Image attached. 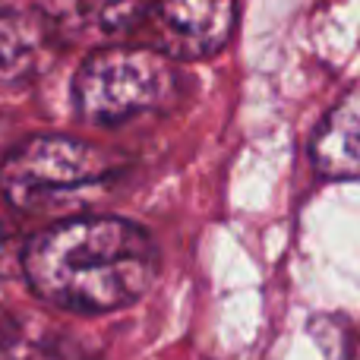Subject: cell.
<instances>
[{
  "mask_svg": "<svg viewBox=\"0 0 360 360\" xmlns=\"http://www.w3.org/2000/svg\"><path fill=\"white\" fill-rule=\"evenodd\" d=\"M32 291L57 310L111 313L130 307L158 275L155 240L114 215H76L44 228L22 250Z\"/></svg>",
  "mask_w": 360,
  "mask_h": 360,
  "instance_id": "6da1fadb",
  "label": "cell"
},
{
  "mask_svg": "<svg viewBox=\"0 0 360 360\" xmlns=\"http://www.w3.org/2000/svg\"><path fill=\"white\" fill-rule=\"evenodd\" d=\"M174 92V63L155 48H98L73 79L76 111L101 127L162 111Z\"/></svg>",
  "mask_w": 360,
  "mask_h": 360,
  "instance_id": "7a4b0ae2",
  "label": "cell"
},
{
  "mask_svg": "<svg viewBox=\"0 0 360 360\" xmlns=\"http://www.w3.org/2000/svg\"><path fill=\"white\" fill-rule=\"evenodd\" d=\"M114 174V158L73 136H32L0 165V193L22 212H51L76 202Z\"/></svg>",
  "mask_w": 360,
  "mask_h": 360,
  "instance_id": "3957f363",
  "label": "cell"
},
{
  "mask_svg": "<svg viewBox=\"0 0 360 360\" xmlns=\"http://www.w3.org/2000/svg\"><path fill=\"white\" fill-rule=\"evenodd\" d=\"M146 22L155 51L171 60H202L231 41L237 22L234 0H149Z\"/></svg>",
  "mask_w": 360,
  "mask_h": 360,
  "instance_id": "277c9868",
  "label": "cell"
},
{
  "mask_svg": "<svg viewBox=\"0 0 360 360\" xmlns=\"http://www.w3.org/2000/svg\"><path fill=\"white\" fill-rule=\"evenodd\" d=\"M38 10L63 41L111 48L146 22L149 0H38Z\"/></svg>",
  "mask_w": 360,
  "mask_h": 360,
  "instance_id": "5b68a950",
  "label": "cell"
},
{
  "mask_svg": "<svg viewBox=\"0 0 360 360\" xmlns=\"http://www.w3.org/2000/svg\"><path fill=\"white\" fill-rule=\"evenodd\" d=\"M310 162L323 177H360V95H351L329 111L310 143Z\"/></svg>",
  "mask_w": 360,
  "mask_h": 360,
  "instance_id": "8992f818",
  "label": "cell"
},
{
  "mask_svg": "<svg viewBox=\"0 0 360 360\" xmlns=\"http://www.w3.org/2000/svg\"><path fill=\"white\" fill-rule=\"evenodd\" d=\"M48 25L22 13H0V89L35 79L48 57Z\"/></svg>",
  "mask_w": 360,
  "mask_h": 360,
  "instance_id": "52a82bcc",
  "label": "cell"
},
{
  "mask_svg": "<svg viewBox=\"0 0 360 360\" xmlns=\"http://www.w3.org/2000/svg\"><path fill=\"white\" fill-rule=\"evenodd\" d=\"M0 360H86L76 335L38 319L0 326Z\"/></svg>",
  "mask_w": 360,
  "mask_h": 360,
  "instance_id": "ba28073f",
  "label": "cell"
},
{
  "mask_svg": "<svg viewBox=\"0 0 360 360\" xmlns=\"http://www.w3.org/2000/svg\"><path fill=\"white\" fill-rule=\"evenodd\" d=\"M10 250H13V231L6 224V218L0 215V266L10 259Z\"/></svg>",
  "mask_w": 360,
  "mask_h": 360,
  "instance_id": "9c48e42d",
  "label": "cell"
}]
</instances>
